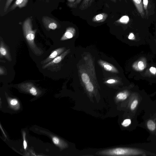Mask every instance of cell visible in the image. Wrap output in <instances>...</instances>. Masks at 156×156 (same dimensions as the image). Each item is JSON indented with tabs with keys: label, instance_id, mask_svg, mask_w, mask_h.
<instances>
[{
	"label": "cell",
	"instance_id": "9",
	"mask_svg": "<svg viewBox=\"0 0 156 156\" xmlns=\"http://www.w3.org/2000/svg\"><path fill=\"white\" fill-rule=\"evenodd\" d=\"M21 87L26 90L27 89L33 95L35 96L37 94L36 88L31 83L28 82L23 83L21 85Z\"/></svg>",
	"mask_w": 156,
	"mask_h": 156
},
{
	"label": "cell",
	"instance_id": "19",
	"mask_svg": "<svg viewBox=\"0 0 156 156\" xmlns=\"http://www.w3.org/2000/svg\"><path fill=\"white\" fill-rule=\"evenodd\" d=\"M86 87L87 90L89 92H91L93 90V86L90 82L86 83Z\"/></svg>",
	"mask_w": 156,
	"mask_h": 156
},
{
	"label": "cell",
	"instance_id": "20",
	"mask_svg": "<svg viewBox=\"0 0 156 156\" xmlns=\"http://www.w3.org/2000/svg\"><path fill=\"white\" fill-rule=\"evenodd\" d=\"M82 0H76L73 3L69 4V6L71 8H76L78 5L80 3Z\"/></svg>",
	"mask_w": 156,
	"mask_h": 156
},
{
	"label": "cell",
	"instance_id": "32",
	"mask_svg": "<svg viewBox=\"0 0 156 156\" xmlns=\"http://www.w3.org/2000/svg\"><path fill=\"white\" fill-rule=\"evenodd\" d=\"M76 0H68L69 4L73 3Z\"/></svg>",
	"mask_w": 156,
	"mask_h": 156
},
{
	"label": "cell",
	"instance_id": "17",
	"mask_svg": "<svg viewBox=\"0 0 156 156\" xmlns=\"http://www.w3.org/2000/svg\"><path fill=\"white\" fill-rule=\"evenodd\" d=\"M117 21L123 24H127L129 21V18L127 16H122Z\"/></svg>",
	"mask_w": 156,
	"mask_h": 156
},
{
	"label": "cell",
	"instance_id": "10",
	"mask_svg": "<svg viewBox=\"0 0 156 156\" xmlns=\"http://www.w3.org/2000/svg\"><path fill=\"white\" fill-rule=\"evenodd\" d=\"M139 13L142 17L145 15L142 0H132Z\"/></svg>",
	"mask_w": 156,
	"mask_h": 156
},
{
	"label": "cell",
	"instance_id": "18",
	"mask_svg": "<svg viewBox=\"0 0 156 156\" xmlns=\"http://www.w3.org/2000/svg\"><path fill=\"white\" fill-rule=\"evenodd\" d=\"M81 78L83 81L85 83H86L90 82V78L87 74L86 73H83L82 74Z\"/></svg>",
	"mask_w": 156,
	"mask_h": 156
},
{
	"label": "cell",
	"instance_id": "26",
	"mask_svg": "<svg viewBox=\"0 0 156 156\" xmlns=\"http://www.w3.org/2000/svg\"><path fill=\"white\" fill-rule=\"evenodd\" d=\"M52 141L55 144L58 145L59 143V139L56 137H53L52 138Z\"/></svg>",
	"mask_w": 156,
	"mask_h": 156
},
{
	"label": "cell",
	"instance_id": "6",
	"mask_svg": "<svg viewBox=\"0 0 156 156\" xmlns=\"http://www.w3.org/2000/svg\"><path fill=\"white\" fill-rule=\"evenodd\" d=\"M44 24L46 28L55 30L58 26V23L53 19L48 17H44L42 19Z\"/></svg>",
	"mask_w": 156,
	"mask_h": 156
},
{
	"label": "cell",
	"instance_id": "16",
	"mask_svg": "<svg viewBox=\"0 0 156 156\" xmlns=\"http://www.w3.org/2000/svg\"><path fill=\"white\" fill-rule=\"evenodd\" d=\"M128 93L126 92L119 93L117 95V98L119 100H124L127 97Z\"/></svg>",
	"mask_w": 156,
	"mask_h": 156
},
{
	"label": "cell",
	"instance_id": "25",
	"mask_svg": "<svg viewBox=\"0 0 156 156\" xmlns=\"http://www.w3.org/2000/svg\"><path fill=\"white\" fill-rule=\"evenodd\" d=\"M149 71L150 73L153 75L156 74V68L152 66L149 69Z\"/></svg>",
	"mask_w": 156,
	"mask_h": 156
},
{
	"label": "cell",
	"instance_id": "31",
	"mask_svg": "<svg viewBox=\"0 0 156 156\" xmlns=\"http://www.w3.org/2000/svg\"><path fill=\"white\" fill-rule=\"evenodd\" d=\"M24 140H23V146L24 148L25 149H26L27 147V143L24 137H23Z\"/></svg>",
	"mask_w": 156,
	"mask_h": 156
},
{
	"label": "cell",
	"instance_id": "1",
	"mask_svg": "<svg viewBox=\"0 0 156 156\" xmlns=\"http://www.w3.org/2000/svg\"><path fill=\"white\" fill-rule=\"evenodd\" d=\"M23 29L24 37L33 52L36 55L40 56L43 51L37 47L34 42L36 30H33L31 19L28 18L23 22Z\"/></svg>",
	"mask_w": 156,
	"mask_h": 156
},
{
	"label": "cell",
	"instance_id": "11",
	"mask_svg": "<svg viewBox=\"0 0 156 156\" xmlns=\"http://www.w3.org/2000/svg\"><path fill=\"white\" fill-rule=\"evenodd\" d=\"M108 15L105 13H102L94 16L92 21L95 23H102L105 21L108 17Z\"/></svg>",
	"mask_w": 156,
	"mask_h": 156
},
{
	"label": "cell",
	"instance_id": "29",
	"mask_svg": "<svg viewBox=\"0 0 156 156\" xmlns=\"http://www.w3.org/2000/svg\"><path fill=\"white\" fill-rule=\"evenodd\" d=\"M5 74V71L4 69L1 66L0 67V74L1 75H3Z\"/></svg>",
	"mask_w": 156,
	"mask_h": 156
},
{
	"label": "cell",
	"instance_id": "8",
	"mask_svg": "<svg viewBox=\"0 0 156 156\" xmlns=\"http://www.w3.org/2000/svg\"><path fill=\"white\" fill-rule=\"evenodd\" d=\"M76 33L75 29L73 27H68L62 36L60 41H62L72 38L75 35Z\"/></svg>",
	"mask_w": 156,
	"mask_h": 156
},
{
	"label": "cell",
	"instance_id": "13",
	"mask_svg": "<svg viewBox=\"0 0 156 156\" xmlns=\"http://www.w3.org/2000/svg\"><path fill=\"white\" fill-rule=\"evenodd\" d=\"M94 0H83L79 6L81 10H85L89 7L92 4Z\"/></svg>",
	"mask_w": 156,
	"mask_h": 156
},
{
	"label": "cell",
	"instance_id": "12",
	"mask_svg": "<svg viewBox=\"0 0 156 156\" xmlns=\"http://www.w3.org/2000/svg\"><path fill=\"white\" fill-rule=\"evenodd\" d=\"M28 1V0H16L11 7L10 9L13 10L16 7L20 8H23L26 5Z\"/></svg>",
	"mask_w": 156,
	"mask_h": 156
},
{
	"label": "cell",
	"instance_id": "3",
	"mask_svg": "<svg viewBox=\"0 0 156 156\" xmlns=\"http://www.w3.org/2000/svg\"><path fill=\"white\" fill-rule=\"evenodd\" d=\"M147 60L144 57H141L135 62L132 65L133 69L137 71L143 70L147 67Z\"/></svg>",
	"mask_w": 156,
	"mask_h": 156
},
{
	"label": "cell",
	"instance_id": "27",
	"mask_svg": "<svg viewBox=\"0 0 156 156\" xmlns=\"http://www.w3.org/2000/svg\"><path fill=\"white\" fill-rule=\"evenodd\" d=\"M128 38L129 39L134 40L135 39V37L134 34L132 33H130L129 35Z\"/></svg>",
	"mask_w": 156,
	"mask_h": 156
},
{
	"label": "cell",
	"instance_id": "30",
	"mask_svg": "<svg viewBox=\"0 0 156 156\" xmlns=\"http://www.w3.org/2000/svg\"><path fill=\"white\" fill-rule=\"evenodd\" d=\"M115 82V80L113 79H110L108 80L107 82L109 83H112Z\"/></svg>",
	"mask_w": 156,
	"mask_h": 156
},
{
	"label": "cell",
	"instance_id": "23",
	"mask_svg": "<svg viewBox=\"0 0 156 156\" xmlns=\"http://www.w3.org/2000/svg\"><path fill=\"white\" fill-rule=\"evenodd\" d=\"M138 101L137 100H134L131 105V109L132 110H134L137 106L138 104Z\"/></svg>",
	"mask_w": 156,
	"mask_h": 156
},
{
	"label": "cell",
	"instance_id": "4",
	"mask_svg": "<svg viewBox=\"0 0 156 156\" xmlns=\"http://www.w3.org/2000/svg\"><path fill=\"white\" fill-rule=\"evenodd\" d=\"M65 50V47L58 48L53 50L50 55L44 60L41 62L42 64L47 63L62 53Z\"/></svg>",
	"mask_w": 156,
	"mask_h": 156
},
{
	"label": "cell",
	"instance_id": "24",
	"mask_svg": "<svg viewBox=\"0 0 156 156\" xmlns=\"http://www.w3.org/2000/svg\"><path fill=\"white\" fill-rule=\"evenodd\" d=\"M13 0H7L4 9V11L5 12L8 9L9 5Z\"/></svg>",
	"mask_w": 156,
	"mask_h": 156
},
{
	"label": "cell",
	"instance_id": "22",
	"mask_svg": "<svg viewBox=\"0 0 156 156\" xmlns=\"http://www.w3.org/2000/svg\"><path fill=\"white\" fill-rule=\"evenodd\" d=\"M143 4L144 10L147 13L148 0H143Z\"/></svg>",
	"mask_w": 156,
	"mask_h": 156
},
{
	"label": "cell",
	"instance_id": "21",
	"mask_svg": "<svg viewBox=\"0 0 156 156\" xmlns=\"http://www.w3.org/2000/svg\"><path fill=\"white\" fill-rule=\"evenodd\" d=\"M131 123V121L129 119H126L124 120L122 123V125L124 127L129 126Z\"/></svg>",
	"mask_w": 156,
	"mask_h": 156
},
{
	"label": "cell",
	"instance_id": "7",
	"mask_svg": "<svg viewBox=\"0 0 156 156\" xmlns=\"http://www.w3.org/2000/svg\"><path fill=\"white\" fill-rule=\"evenodd\" d=\"M0 57H4L9 61L12 60L9 51L3 42L1 40L0 44Z\"/></svg>",
	"mask_w": 156,
	"mask_h": 156
},
{
	"label": "cell",
	"instance_id": "33",
	"mask_svg": "<svg viewBox=\"0 0 156 156\" xmlns=\"http://www.w3.org/2000/svg\"><path fill=\"white\" fill-rule=\"evenodd\" d=\"M111 1H112L113 2H114V3H116L117 2V0H110ZM120 1H121L120 0H119Z\"/></svg>",
	"mask_w": 156,
	"mask_h": 156
},
{
	"label": "cell",
	"instance_id": "14",
	"mask_svg": "<svg viewBox=\"0 0 156 156\" xmlns=\"http://www.w3.org/2000/svg\"><path fill=\"white\" fill-rule=\"evenodd\" d=\"M100 62L101 64L105 70L108 71H111L115 72L116 71L115 68L111 65L103 61H101Z\"/></svg>",
	"mask_w": 156,
	"mask_h": 156
},
{
	"label": "cell",
	"instance_id": "15",
	"mask_svg": "<svg viewBox=\"0 0 156 156\" xmlns=\"http://www.w3.org/2000/svg\"><path fill=\"white\" fill-rule=\"evenodd\" d=\"M147 126L148 129L151 131L154 130L156 128L155 123L152 120H149L147 123Z\"/></svg>",
	"mask_w": 156,
	"mask_h": 156
},
{
	"label": "cell",
	"instance_id": "2",
	"mask_svg": "<svg viewBox=\"0 0 156 156\" xmlns=\"http://www.w3.org/2000/svg\"><path fill=\"white\" fill-rule=\"evenodd\" d=\"M141 153V152L136 149L119 148L109 150L103 154L109 155H138Z\"/></svg>",
	"mask_w": 156,
	"mask_h": 156
},
{
	"label": "cell",
	"instance_id": "5",
	"mask_svg": "<svg viewBox=\"0 0 156 156\" xmlns=\"http://www.w3.org/2000/svg\"><path fill=\"white\" fill-rule=\"evenodd\" d=\"M69 49L66 50L55 58L49 62L46 63V64H45L43 66L42 68L43 69H45L59 63L68 53L69 52Z\"/></svg>",
	"mask_w": 156,
	"mask_h": 156
},
{
	"label": "cell",
	"instance_id": "28",
	"mask_svg": "<svg viewBox=\"0 0 156 156\" xmlns=\"http://www.w3.org/2000/svg\"><path fill=\"white\" fill-rule=\"evenodd\" d=\"M17 103H18V101L16 99H13L12 100L10 101V104L11 105H16V104H17Z\"/></svg>",
	"mask_w": 156,
	"mask_h": 156
}]
</instances>
